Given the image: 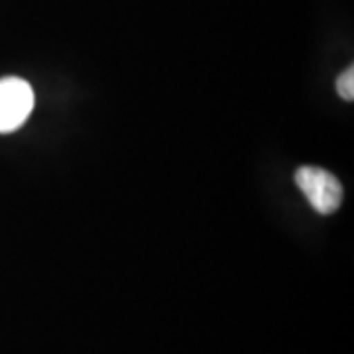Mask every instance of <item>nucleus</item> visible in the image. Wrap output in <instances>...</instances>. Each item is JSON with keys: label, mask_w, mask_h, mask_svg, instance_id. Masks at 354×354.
<instances>
[{"label": "nucleus", "mask_w": 354, "mask_h": 354, "mask_svg": "<svg viewBox=\"0 0 354 354\" xmlns=\"http://www.w3.org/2000/svg\"><path fill=\"white\" fill-rule=\"evenodd\" d=\"M295 185L301 189L309 205L319 215H333L341 207L344 197L341 181L330 171L317 165L299 167L295 171Z\"/></svg>", "instance_id": "f257e3e1"}, {"label": "nucleus", "mask_w": 354, "mask_h": 354, "mask_svg": "<svg viewBox=\"0 0 354 354\" xmlns=\"http://www.w3.org/2000/svg\"><path fill=\"white\" fill-rule=\"evenodd\" d=\"M36 95L32 85L20 77L0 79V134L14 132L34 111Z\"/></svg>", "instance_id": "f03ea898"}, {"label": "nucleus", "mask_w": 354, "mask_h": 354, "mask_svg": "<svg viewBox=\"0 0 354 354\" xmlns=\"http://www.w3.org/2000/svg\"><path fill=\"white\" fill-rule=\"evenodd\" d=\"M337 91L344 101H353L354 99V69L348 67L346 71H342L341 77L337 79Z\"/></svg>", "instance_id": "7ed1b4c3"}]
</instances>
